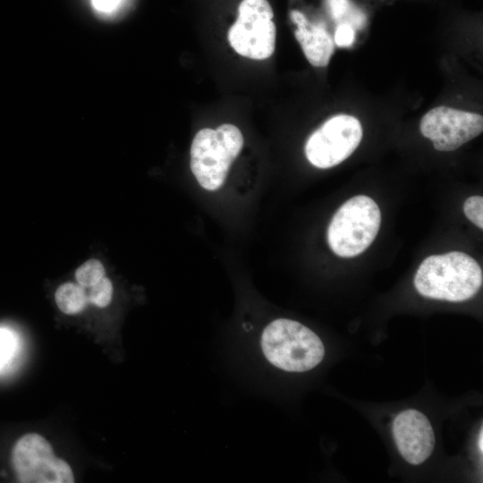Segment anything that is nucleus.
<instances>
[{
    "label": "nucleus",
    "mask_w": 483,
    "mask_h": 483,
    "mask_svg": "<svg viewBox=\"0 0 483 483\" xmlns=\"http://www.w3.org/2000/svg\"><path fill=\"white\" fill-rule=\"evenodd\" d=\"M482 282L479 263L461 251L426 258L414 276V285L419 294L453 302L472 298L481 288Z\"/></svg>",
    "instance_id": "1"
},
{
    "label": "nucleus",
    "mask_w": 483,
    "mask_h": 483,
    "mask_svg": "<svg viewBox=\"0 0 483 483\" xmlns=\"http://www.w3.org/2000/svg\"><path fill=\"white\" fill-rule=\"evenodd\" d=\"M259 343L265 359L287 372L309 371L325 356V347L318 335L288 318H277L267 325Z\"/></svg>",
    "instance_id": "2"
},
{
    "label": "nucleus",
    "mask_w": 483,
    "mask_h": 483,
    "mask_svg": "<svg viewBox=\"0 0 483 483\" xmlns=\"http://www.w3.org/2000/svg\"><path fill=\"white\" fill-rule=\"evenodd\" d=\"M243 142L241 130L232 123L216 129L203 128L196 133L191 146L190 165L202 188L216 191L223 185Z\"/></svg>",
    "instance_id": "3"
},
{
    "label": "nucleus",
    "mask_w": 483,
    "mask_h": 483,
    "mask_svg": "<svg viewBox=\"0 0 483 483\" xmlns=\"http://www.w3.org/2000/svg\"><path fill=\"white\" fill-rule=\"evenodd\" d=\"M380 223L379 208L371 198L352 197L332 217L327 229L328 244L339 257L358 256L373 242Z\"/></svg>",
    "instance_id": "4"
},
{
    "label": "nucleus",
    "mask_w": 483,
    "mask_h": 483,
    "mask_svg": "<svg viewBox=\"0 0 483 483\" xmlns=\"http://www.w3.org/2000/svg\"><path fill=\"white\" fill-rule=\"evenodd\" d=\"M267 0H242L238 15L227 33L231 47L241 56L265 60L275 49L276 27Z\"/></svg>",
    "instance_id": "5"
},
{
    "label": "nucleus",
    "mask_w": 483,
    "mask_h": 483,
    "mask_svg": "<svg viewBox=\"0 0 483 483\" xmlns=\"http://www.w3.org/2000/svg\"><path fill=\"white\" fill-rule=\"evenodd\" d=\"M362 135V126L356 117L343 114L334 115L308 138L306 157L318 168L335 166L353 153Z\"/></svg>",
    "instance_id": "6"
},
{
    "label": "nucleus",
    "mask_w": 483,
    "mask_h": 483,
    "mask_svg": "<svg viewBox=\"0 0 483 483\" xmlns=\"http://www.w3.org/2000/svg\"><path fill=\"white\" fill-rule=\"evenodd\" d=\"M12 463L22 483H73L70 465L57 458L49 442L42 436L30 433L21 436L12 452Z\"/></svg>",
    "instance_id": "7"
},
{
    "label": "nucleus",
    "mask_w": 483,
    "mask_h": 483,
    "mask_svg": "<svg viewBox=\"0 0 483 483\" xmlns=\"http://www.w3.org/2000/svg\"><path fill=\"white\" fill-rule=\"evenodd\" d=\"M419 130L436 150L453 151L482 132L483 117L477 113L440 106L423 115Z\"/></svg>",
    "instance_id": "8"
},
{
    "label": "nucleus",
    "mask_w": 483,
    "mask_h": 483,
    "mask_svg": "<svg viewBox=\"0 0 483 483\" xmlns=\"http://www.w3.org/2000/svg\"><path fill=\"white\" fill-rule=\"evenodd\" d=\"M393 435L401 455L411 464L424 462L434 450L432 426L428 418L417 410H405L395 417Z\"/></svg>",
    "instance_id": "9"
},
{
    "label": "nucleus",
    "mask_w": 483,
    "mask_h": 483,
    "mask_svg": "<svg viewBox=\"0 0 483 483\" xmlns=\"http://www.w3.org/2000/svg\"><path fill=\"white\" fill-rule=\"evenodd\" d=\"M290 18L296 25L294 36L309 63L314 67H326L335 51V42L322 24L310 22L296 10L290 12Z\"/></svg>",
    "instance_id": "10"
},
{
    "label": "nucleus",
    "mask_w": 483,
    "mask_h": 483,
    "mask_svg": "<svg viewBox=\"0 0 483 483\" xmlns=\"http://www.w3.org/2000/svg\"><path fill=\"white\" fill-rule=\"evenodd\" d=\"M55 300L59 309L68 315L82 311L89 302L84 287L73 283L61 284L55 291Z\"/></svg>",
    "instance_id": "11"
},
{
    "label": "nucleus",
    "mask_w": 483,
    "mask_h": 483,
    "mask_svg": "<svg viewBox=\"0 0 483 483\" xmlns=\"http://www.w3.org/2000/svg\"><path fill=\"white\" fill-rule=\"evenodd\" d=\"M105 276V267L98 259H89L80 265L75 271V278L78 284L89 288Z\"/></svg>",
    "instance_id": "12"
},
{
    "label": "nucleus",
    "mask_w": 483,
    "mask_h": 483,
    "mask_svg": "<svg viewBox=\"0 0 483 483\" xmlns=\"http://www.w3.org/2000/svg\"><path fill=\"white\" fill-rule=\"evenodd\" d=\"M18 350V336L9 327H0V372L14 358Z\"/></svg>",
    "instance_id": "13"
},
{
    "label": "nucleus",
    "mask_w": 483,
    "mask_h": 483,
    "mask_svg": "<svg viewBox=\"0 0 483 483\" xmlns=\"http://www.w3.org/2000/svg\"><path fill=\"white\" fill-rule=\"evenodd\" d=\"M87 294L89 301L94 305L99 308L107 306L110 303L113 295V285L111 281L104 276L89 287V291Z\"/></svg>",
    "instance_id": "14"
},
{
    "label": "nucleus",
    "mask_w": 483,
    "mask_h": 483,
    "mask_svg": "<svg viewBox=\"0 0 483 483\" xmlns=\"http://www.w3.org/2000/svg\"><path fill=\"white\" fill-rule=\"evenodd\" d=\"M466 217L475 225L483 228V198L471 196L466 199L463 205Z\"/></svg>",
    "instance_id": "15"
},
{
    "label": "nucleus",
    "mask_w": 483,
    "mask_h": 483,
    "mask_svg": "<svg viewBox=\"0 0 483 483\" xmlns=\"http://www.w3.org/2000/svg\"><path fill=\"white\" fill-rule=\"evenodd\" d=\"M355 40L354 28L349 23H340L335 32L334 42L339 47H351Z\"/></svg>",
    "instance_id": "16"
},
{
    "label": "nucleus",
    "mask_w": 483,
    "mask_h": 483,
    "mask_svg": "<svg viewBox=\"0 0 483 483\" xmlns=\"http://www.w3.org/2000/svg\"><path fill=\"white\" fill-rule=\"evenodd\" d=\"M331 16L335 20H342L351 8L350 0H326Z\"/></svg>",
    "instance_id": "17"
},
{
    "label": "nucleus",
    "mask_w": 483,
    "mask_h": 483,
    "mask_svg": "<svg viewBox=\"0 0 483 483\" xmlns=\"http://www.w3.org/2000/svg\"><path fill=\"white\" fill-rule=\"evenodd\" d=\"M94 8L103 13H111L118 9L123 0H91Z\"/></svg>",
    "instance_id": "18"
},
{
    "label": "nucleus",
    "mask_w": 483,
    "mask_h": 483,
    "mask_svg": "<svg viewBox=\"0 0 483 483\" xmlns=\"http://www.w3.org/2000/svg\"><path fill=\"white\" fill-rule=\"evenodd\" d=\"M482 440H483V436H482V430H481L480 431V436H479V447L481 453H482V450H483Z\"/></svg>",
    "instance_id": "19"
}]
</instances>
